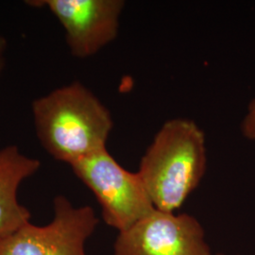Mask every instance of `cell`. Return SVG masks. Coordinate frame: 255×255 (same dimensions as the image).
Segmentation results:
<instances>
[{"mask_svg":"<svg viewBox=\"0 0 255 255\" xmlns=\"http://www.w3.org/2000/svg\"><path fill=\"white\" fill-rule=\"evenodd\" d=\"M95 195L105 223L124 232L155 210L137 172L124 168L107 148L70 165Z\"/></svg>","mask_w":255,"mask_h":255,"instance_id":"cell-3","label":"cell"},{"mask_svg":"<svg viewBox=\"0 0 255 255\" xmlns=\"http://www.w3.org/2000/svg\"><path fill=\"white\" fill-rule=\"evenodd\" d=\"M31 110L37 138L55 160L71 165L107 148L114 127L112 115L82 82L38 98Z\"/></svg>","mask_w":255,"mask_h":255,"instance_id":"cell-1","label":"cell"},{"mask_svg":"<svg viewBox=\"0 0 255 255\" xmlns=\"http://www.w3.org/2000/svg\"><path fill=\"white\" fill-rule=\"evenodd\" d=\"M40 167V160L24 154L15 145L0 148V242L30 222L31 214L19 202L17 192Z\"/></svg>","mask_w":255,"mask_h":255,"instance_id":"cell-7","label":"cell"},{"mask_svg":"<svg viewBox=\"0 0 255 255\" xmlns=\"http://www.w3.org/2000/svg\"><path fill=\"white\" fill-rule=\"evenodd\" d=\"M207 165L203 130L190 119L165 122L137 171L155 209L175 213L199 186Z\"/></svg>","mask_w":255,"mask_h":255,"instance_id":"cell-2","label":"cell"},{"mask_svg":"<svg viewBox=\"0 0 255 255\" xmlns=\"http://www.w3.org/2000/svg\"><path fill=\"white\" fill-rule=\"evenodd\" d=\"M54 217L45 226L28 222L0 242V255H86L85 244L100 220L91 206L53 200Z\"/></svg>","mask_w":255,"mask_h":255,"instance_id":"cell-4","label":"cell"},{"mask_svg":"<svg viewBox=\"0 0 255 255\" xmlns=\"http://www.w3.org/2000/svg\"><path fill=\"white\" fill-rule=\"evenodd\" d=\"M222 255V254H218V255Z\"/></svg>","mask_w":255,"mask_h":255,"instance_id":"cell-10","label":"cell"},{"mask_svg":"<svg viewBox=\"0 0 255 255\" xmlns=\"http://www.w3.org/2000/svg\"><path fill=\"white\" fill-rule=\"evenodd\" d=\"M7 50V41L4 37L0 35V74L3 70L5 64V52Z\"/></svg>","mask_w":255,"mask_h":255,"instance_id":"cell-9","label":"cell"},{"mask_svg":"<svg viewBox=\"0 0 255 255\" xmlns=\"http://www.w3.org/2000/svg\"><path fill=\"white\" fill-rule=\"evenodd\" d=\"M114 255H212L201 222L188 214L155 209L119 233Z\"/></svg>","mask_w":255,"mask_h":255,"instance_id":"cell-5","label":"cell"},{"mask_svg":"<svg viewBox=\"0 0 255 255\" xmlns=\"http://www.w3.org/2000/svg\"><path fill=\"white\" fill-rule=\"evenodd\" d=\"M241 132L251 141H255V97L251 101L246 116L241 123Z\"/></svg>","mask_w":255,"mask_h":255,"instance_id":"cell-8","label":"cell"},{"mask_svg":"<svg viewBox=\"0 0 255 255\" xmlns=\"http://www.w3.org/2000/svg\"><path fill=\"white\" fill-rule=\"evenodd\" d=\"M28 5L46 7L61 23L71 55L86 59L100 52L119 34L123 0H42Z\"/></svg>","mask_w":255,"mask_h":255,"instance_id":"cell-6","label":"cell"}]
</instances>
